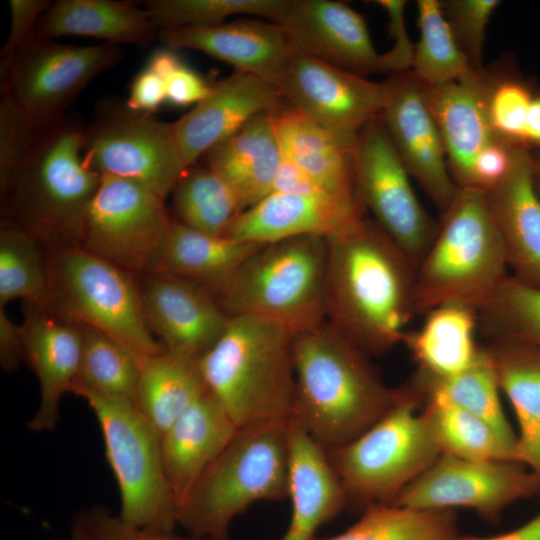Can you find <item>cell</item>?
<instances>
[{
	"instance_id": "cell-1",
	"label": "cell",
	"mask_w": 540,
	"mask_h": 540,
	"mask_svg": "<svg viewBox=\"0 0 540 540\" xmlns=\"http://www.w3.org/2000/svg\"><path fill=\"white\" fill-rule=\"evenodd\" d=\"M327 321L367 353L402 342L416 268L373 220L327 238Z\"/></svg>"
},
{
	"instance_id": "cell-2",
	"label": "cell",
	"mask_w": 540,
	"mask_h": 540,
	"mask_svg": "<svg viewBox=\"0 0 540 540\" xmlns=\"http://www.w3.org/2000/svg\"><path fill=\"white\" fill-rule=\"evenodd\" d=\"M295 401L291 422L326 450L364 433L400 399L367 352L330 322L294 334Z\"/></svg>"
},
{
	"instance_id": "cell-3",
	"label": "cell",
	"mask_w": 540,
	"mask_h": 540,
	"mask_svg": "<svg viewBox=\"0 0 540 540\" xmlns=\"http://www.w3.org/2000/svg\"><path fill=\"white\" fill-rule=\"evenodd\" d=\"M85 126L66 113L40 128L1 190L5 219L48 248L81 245L101 182L83 162Z\"/></svg>"
},
{
	"instance_id": "cell-4",
	"label": "cell",
	"mask_w": 540,
	"mask_h": 540,
	"mask_svg": "<svg viewBox=\"0 0 540 540\" xmlns=\"http://www.w3.org/2000/svg\"><path fill=\"white\" fill-rule=\"evenodd\" d=\"M294 334L254 315L231 316L198 360L206 390L238 428L291 421L295 401Z\"/></svg>"
},
{
	"instance_id": "cell-5",
	"label": "cell",
	"mask_w": 540,
	"mask_h": 540,
	"mask_svg": "<svg viewBox=\"0 0 540 540\" xmlns=\"http://www.w3.org/2000/svg\"><path fill=\"white\" fill-rule=\"evenodd\" d=\"M486 193L458 188L415 272L413 307L426 314L445 304L476 309L510 276Z\"/></svg>"
},
{
	"instance_id": "cell-6",
	"label": "cell",
	"mask_w": 540,
	"mask_h": 540,
	"mask_svg": "<svg viewBox=\"0 0 540 540\" xmlns=\"http://www.w3.org/2000/svg\"><path fill=\"white\" fill-rule=\"evenodd\" d=\"M291 421L238 428L177 509V525L188 535L231 540L236 516L258 501H275L288 493Z\"/></svg>"
},
{
	"instance_id": "cell-7",
	"label": "cell",
	"mask_w": 540,
	"mask_h": 540,
	"mask_svg": "<svg viewBox=\"0 0 540 540\" xmlns=\"http://www.w3.org/2000/svg\"><path fill=\"white\" fill-rule=\"evenodd\" d=\"M327 238L264 244L215 294L229 316L254 315L293 334L327 321Z\"/></svg>"
},
{
	"instance_id": "cell-8",
	"label": "cell",
	"mask_w": 540,
	"mask_h": 540,
	"mask_svg": "<svg viewBox=\"0 0 540 540\" xmlns=\"http://www.w3.org/2000/svg\"><path fill=\"white\" fill-rule=\"evenodd\" d=\"M48 267L50 313L109 335L141 365L165 350L146 324L140 276L81 246L48 248Z\"/></svg>"
},
{
	"instance_id": "cell-9",
	"label": "cell",
	"mask_w": 540,
	"mask_h": 540,
	"mask_svg": "<svg viewBox=\"0 0 540 540\" xmlns=\"http://www.w3.org/2000/svg\"><path fill=\"white\" fill-rule=\"evenodd\" d=\"M326 451L348 500L366 507L391 504L442 455L413 387L364 433Z\"/></svg>"
},
{
	"instance_id": "cell-10",
	"label": "cell",
	"mask_w": 540,
	"mask_h": 540,
	"mask_svg": "<svg viewBox=\"0 0 540 540\" xmlns=\"http://www.w3.org/2000/svg\"><path fill=\"white\" fill-rule=\"evenodd\" d=\"M94 412L107 462L116 479L125 522L155 531L174 532L177 505L167 479L161 437L135 404L82 393Z\"/></svg>"
},
{
	"instance_id": "cell-11",
	"label": "cell",
	"mask_w": 540,
	"mask_h": 540,
	"mask_svg": "<svg viewBox=\"0 0 540 540\" xmlns=\"http://www.w3.org/2000/svg\"><path fill=\"white\" fill-rule=\"evenodd\" d=\"M82 157L90 170L140 182L162 199L188 168L172 123L118 99L103 100L86 124Z\"/></svg>"
},
{
	"instance_id": "cell-12",
	"label": "cell",
	"mask_w": 540,
	"mask_h": 540,
	"mask_svg": "<svg viewBox=\"0 0 540 540\" xmlns=\"http://www.w3.org/2000/svg\"><path fill=\"white\" fill-rule=\"evenodd\" d=\"M101 176L80 246L137 276L154 272L173 224L164 199L140 182Z\"/></svg>"
},
{
	"instance_id": "cell-13",
	"label": "cell",
	"mask_w": 540,
	"mask_h": 540,
	"mask_svg": "<svg viewBox=\"0 0 540 540\" xmlns=\"http://www.w3.org/2000/svg\"><path fill=\"white\" fill-rule=\"evenodd\" d=\"M122 57L118 45L77 46L32 37L1 64V93L43 127L65 115L81 91Z\"/></svg>"
},
{
	"instance_id": "cell-14",
	"label": "cell",
	"mask_w": 540,
	"mask_h": 540,
	"mask_svg": "<svg viewBox=\"0 0 540 540\" xmlns=\"http://www.w3.org/2000/svg\"><path fill=\"white\" fill-rule=\"evenodd\" d=\"M410 177L381 115L374 118L357 136L356 192L373 220L417 268L436 234L438 221L419 201Z\"/></svg>"
},
{
	"instance_id": "cell-15",
	"label": "cell",
	"mask_w": 540,
	"mask_h": 540,
	"mask_svg": "<svg viewBox=\"0 0 540 540\" xmlns=\"http://www.w3.org/2000/svg\"><path fill=\"white\" fill-rule=\"evenodd\" d=\"M539 491V477L519 462L442 454L391 504L420 510L464 507L493 520L508 505Z\"/></svg>"
},
{
	"instance_id": "cell-16",
	"label": "cell",
	"mask_w": 540,
	"mask_h": 540,
	"mask_svg": "<svg viewBox=\"0 0 540 540\" xmlns=\"http://www.w3.org/2000/svg\"><path fill=\"white\" fill-rule=\"evenodd\" d=\"M272 85L286 104L319 125L355 137L381 115L386 86L295 49Z\"/></svg>"
},
{
	"instance_id": "cell-17",
	"label": "cell",
	"mask_w": 540,
	"mask_h": 540,
	"mask_svg": "<svg viewBox=\"0 0 540 540\" xmlns=\"http://www.w3.org/2000/svg\"><path fill=\"white\" fill-rule=\"evenodd\" d=\"M384 83L386 101L381 117L386 131L409 175L441 214L458 187L450 175L444 143L424 85L411 70L391 74Z\"/></svg>"
},
{
	"instance_id": "cell-18",
	"label": "cell",
	"mask_w": 540,
	"mask_h": 540,
	"mask_svg": "<svg viewBox=\"0 0 540 540\" xmlns=\"http://www.w3.org/2000/svg\"><path fill=\"white\" fill-rule=\"evenodd\" d=\"M146 324L169 352L199 360L231 318L206 287L167 272L140 276Z\"/></svg>"
},
{
	"instance_id": "cell-19",
	"label": "cell",
	"mask_w": 540,
	"mask_h": 540,
	"mask_svg": "<svg viewBox=\"0 0 540 540\" xmlns=\"http://www.w3.org/2000/svg\"><path fill=\"white\" fill-rule=\"evenodd\" d=\"M274 23L299 52L363 77L382 73L365 19L344 2L285 0Z\"/></svg>"
},
{
	"instance_id": "cell-20",
	"label": "cell",
	"mask_w": 540,
	"mask_h": 540,
	"mask_svg": "<svg viewBox=\"0 0 540 540\" xmlns=\"http://www.w3.org/2000/svg\"><path fill=\"white\" fill-rule=\"evenodd\" d=\"M285 104L272 84L251 74L235 71L213 84L204 100L172 123L186 166L195 165L258 114L276 112Z\"/></svg>"
},
{
	"instance_id": "cell-21",
	"label": "cell",
	"mask_w": 540,
	"mask_h": 540,
	"mask_svg": "<svg viewBox=\"0 0 540 540\" xmlns=\"http://www.w3.org/2000/svg\"><path fill=\"white\" fill-rule=\"evenodd\" d=\"M23 316V361L40 385V404L27 427L37 432L51 431L59 420L61 398L72 391L78 378L82 328L26 301Z\"/></svg>"
},
{
	"instance_id": "cell-22",
	"label": "cell",
	"mask_w": 540,
	"mask_h": 540,
	"mask_svg": "<svg viewBox=\"0 0 540 540\" xmlns=\"http://www.w3.org/2000/svg\"><path fill=\"white\" fill-rule=\"evenodd\" d=\"M365 212L360 202L271 192L239 213L225 236L258 244L309 235L330 238L357 224Z\"/></svg>"
},
{
	"instance_id": "cell-23",
	"label": "cell",
	"mask_w": 540,
	"mask_h": 540,
	"mask_svg": "<svg viewBox=\"0 0 540 540\" xmlns=\"http://www.w3.org/2000/svg\"><path fill=\"white\" fill-rule=\"evenodd\" d=\"M487 89V69L473 71L455 82L424 85L427 103L444 143L448 169L458 188L471 187L477 158L501 140L488 118Z\"/></svg>"
},
{
	"instance_id": "cell-24",
	"label": "cell",
	"mask_w": 540,
	"mask_h": 540,
	"mask_svg": "<svg viewBox=\"0 0 540 540\" xmlns=\"http://www.w3.org/2000/svg\"><path fill=\"white\" fill-rule=\"evenodd\" d=\"M159 35L167 48L201 51L270 84L295 51L284 30L268 20L241 19L209 27L163 30Z\"/></svg>"
},
{
	"instance_id": "cell-25",
	"label": "cell",
	"mask_w": 540,
	"mask_h": 540,
	"mask_svg": "<svg viewBox=\"0 0 540 540\" xmlns=\"http://www.w3.org/2000/svg\"><path fill=\"white\" fill-rule=\"evenodd\" d=\"M486 197L512 276L540 288V196L530 150L515 151L508 173Z\"/></svg>"
},
{
	"instance_id": "cell-26",
	"label": "cell",
	"mask_w": 540,
	"mask_h": 540,
	"mask_svg": "<svg viewBox=\"0 0 540 540\" xmlns=\"http://www.w3.org/2000/svg\"><path fill=\"white\" fill-rule=\"evenodd\" d=\"M237 429L228 413L206 390L162 435L164 469L177 509Z\"/></svg>"
},
{
	"instance_id": "cell-27",
	"label": "cell",
	"mask_w": 540,
	"mask_h": 540,
	"mask_svg": "<svg viewBox=\"0 0 540 540\" xmlns=\"http://www.w3.org/2000/svg\"><path fill=\"white\" fill-rule=\"evenodd\" d=\"M291 518L281 540H315L317 530L348 501L326 449L291 422L288 493Z\"/></svg>"
},
{
	"instance_id": "cell-28",
	"label": "cell",
	"mask_w": 540,
	"mask_h": 540,
	"mask_svg": "<svg viewBox=\"0 0 540 540\" xmlns=\"http://www.w3.org/2000/svg\"><path fill=\"white\" fill-rule=\"evenodd\" d=\"M275 126L284 158L327 194L344 201L360 202L355 185L358 135L333 132L288 105L275 112Z\"/></svg>"
},
{
	"instance_id": "cell-29",
	"label": "cell",
	"mask_w": 540,
	"mask_h": 540,
	"mask_svg": "<svg viewBox=\"0 0 540 540\" xmlns=\"http://www.w3.org/2000/svg\"><path fill=\"white\" fill-rule=\"evenodd\" d=\"M207 167L235 194L241 212L273 190L282 162L275 112L260 113L206 155Z\"/></svg>"
},
{
	"instance_id": "cell-30",
	"label": "cell",
	"mask_w": 540,
	"mask_h": 540,
	"mask_svg": "<svg viewBox=\"0 0 540 540\" xmlns=\"http://www.w3.org/2000/svg\"><path fill=\"white\" fill-rule=\"evenodd\" d=\"M158 29L145 8L115 0H58L41 16L34 36L52 39L82 36L120 46L149 45Z\"/></svg>"
},
{
	"instance_id": "cell-31",
	"label": "cell",
	"mask_w": 540,
	"mask_h": 540,
	"mask_svg": "<svg viewBox=\"0 0 540 540\" xmlns=\"http://www.w3.org/2000/svg\"><path fill=\"white\" fill-rule=\"evenodd\" d=\"M486 348L518 421L516 462L540 479V348L510 341L491 342Z\"/></svg>"
},
{
	"instance_id": "cell-32",
	"label": "cell",
	"mask_w": 540,
	"mask_h": 540,
	"mask_svg": "<svg viewBox=\"0 0 540 540\" xmlns=\"http://www.w3.org/2000/svg\"><path fill=\"white\" fill-rule=\"evenodd\" d=\"M263 245L208 235L173 220L154 272H167L192 280L215 295L243 262Z\"/></svg>"
},
{
	"instance_id": "cell-33",
	"label": "cell",
	"mask_w": 540,
	"mask_h": 540,
	"mask_svg": "<svg viewBox=\"0 0 540 540\" xmlns=\"http://www.w3.org/2000/svg\"><path fill=\"white\" fill-rule=\"evenodd\" d=\"M425 315L421 327L406 332L402 340L418 363L419 371L445 377L467 369L481 349L475 341L477 310L445 304Z\"/></svg>"
},
{
	"instance_id": "cell-34",
	"label": "cell",
	"mask_w": 540,
	"mask_h": 540,
	"mask_svg": "<svg viewBox=\"0 0 540 540\" xmlns=\"http://www.w3.org/2000/svg\"><path fill=\"white\" fill-rule=\"evenodd\" d=\"M205 392L198 360L165 349L142 363L135 406L162 437Z\"/></svg>"
},
{
	"instance_id": "cell-35",
	"label": "cell",
	"mask_w": 540,
	"mask_h": 540,
	"mask_svg": "<svg viewBox=\"0 0 540 540\" xmlns=\"http://www.w3.org/2000/svg\"><path fill=\"white\" fill-rule=\"evenodd\" d=\"M413 388L427 401L453 405L483 419L516 455L517 435L503 412L494 363L486 347H481L475 361L457 374L439 377L419 371Z\"/></svg>"
},
{
	"instance_id": "cell-36",
	"label": "cell",
	"mask_w": 540,
	"mask_h": 540,
	"mask_svg": "<svg viewBox=\"0 0 540 540\" xmlns=\"http://www.w3.org/2000/svg\"><path fill=\"white\" fill-rule=\"evenodd\" d=\"M17 298L49 312L48 247L5 219L0 229V307Z\"/></svg>"
},
{
	"instance_id": "cell-37",
	"label": "cell",
	"mask_w": 540,
	"mask_h": 540,
	"mask_svg": "<svg viewBox=\"0 0 540 540\" xmlns=\"http://www.w3.org/2000/svg\"><path fill=\"white\" fill-rule=\"evenodd\" d=\"M82 351L71 393H92L135 404L141 373L137 358L121 343L93 327L81 325Z\"/></svg>"
},
{
	"instance_id": "cell-38",
	"label": "cell",
	"mask_w": 540,
	"mask_h": 540,
	"mask_svg": "<svg viewBox=\"0 0 540 540\" xmlns=\"http://www.w3.org/2000/svg\"><path fill=\"white\" fill-rule=\"evenodd\" d=\"M171 194L175 221L208 235L225 236L241 213L233 191L207 166L187 168Z\"/></svg>"
},
{
	"instance_id": "cell-39",
	"label": "cell",
	"mask_w": 540,
	"mask_h": 540,
	"mask_svg": "<svg viewBox=\"0 0 540 540\" xmlns=\"http://www.w3.org/2000/svg\"><path fill=\"white\" fill-rule=\"evenodd\" d=\"M450 510H420L394 504H372L342 533L315 540H457Z\"/></svg>"
},
{
	"instance_id": "cell-40",
	"label": "cell",
	"mask_w": 540,
	"mask_h": 540,
	"mask_svg": "<svg viewBox=\"0 0 540 540\" xmlns=\"http://www.w3.org/2000/svg\"><path fill=\"white\" fill-rule=\"evenodd\" d=\"M419 40L411 72L425 86H439L465 78L474 70L447 22L441 1L418 0Z\"/></svg>"
},
{
	"instance_id": "cell-41",
	"label": "cell",
	"mask_w": 540,
	"mask_h": 540,
	"mask_svg": "<svg viewBox=\"0 0 540 540\" xmlns=\"http://www.w3.org/2000/svg\"><path fill=\"white\" fill-rule=\"evenodd\" d=\"M424 411L441 454L477 461H516L514 449L472 413L431 401H427Z\"/></svg>"
},
{
	"instance_id": "cell-42",
	"label": "cell",
	"mask_w": 540,
	"mask_h": 540,
	"mask_svg": "<svg viewBox=\"0 0 540 540\" xmlns=\"http://www.w3.org/2000/svg\"><path fill=\"white\" fill-rule=\"evenodd\" d=\"M477 312L478 329L491 342L540 348V288L509 276Z\"/></svg>"
},
{
	"instance_id": "cell-43",
	"label": "cell",
	"mask_w": 540,
	"mask_h": 540,
	"mask_svg": "<svg viewBox=\"0 0 540 540\" xmlns=\"http://www.w3.org/2000/svg\"><path fill=\"white\" fill-rule=\"evenodd\" d=\"M285 0H149L145 4L158 31L209 27L234 15H252L275 22Z\"/></svg>"
},
{
	"instance_id": "cell-44",
	"label": "cell",
	"mask_w": 540,
	"mask_h": 540,
	"mask_svg": "<svg viewBox=\"0 0 540 540\" xmlns=\"http://www.w3.org/2000/svg\"><path fill=\"white\" fill-rule=\"evenodd\" d=\"M487 71V112L493 131L512 147L526 149L525 125L535 89L513 73Z\"/></svg>"
},
{
	"instance_id": "cell-45",
	"label": "cell",
	"mask_w": 540,
	"mask_h": 540,
	"mask_svg": "<svg viewBox=\"0 0 540 540\" xmlns=\"http://www.w3.org/2000/svg\"><path fill=\"white\" fill-rule=\"evenodd\" d=\"M500 5L498 0H444L443 14L453 35L476 71L484 70L482 52L489 20Z\"/></svg>"
},
{
	"instance_id": "cell-46",
	"label": "cell",
	"mask_w": 540,
	"mask_h": 540,
	"mask_svg": "<svg viewBox=\"0 0 540 540\" xmlns=\"http://www.w3.org/2000/svg\"><path fill=\"white\" fill-rule=\"evenodd\" d=\"M40 128L7 94L1 93L0 190L6 186Z\"/></svg>"
},
{
	"instance_id": "cell-47",
	"label": "cell",
	"mask_w": 540,
	"mask_h": 540,
	"mask_svg": "<svg viewBox=\"0 0 540 540\" xmlns=\"http://www.w3.org/2000/svg\"><path fill=\"white\" fill-rule=\"evenodd\" d=\"M90 540H208L131 525L102 506L87 510Z\"/></svg>"
},
{
	"instance_id": "cell-48",
	"label": "cell",
	"mask_w": 540,
	"mask_h": 540,
	"mask_svg": "<svg viewBox=\"0 0 540 540\" xmlns=\"http://www.w3.org/2000/svg\"><path fill=\"white\" fill-rule=\"evenodd\" d=\"M388 16V31L393 39V46L382 54V73L389 75L411 70L414 47L405 25L404 0L375 1Z\"/></svg>"
},
{
	"instance_id": "cell-49",
	"label": "cell",
	"mask_w": 540,
	"mask_h": 540,
	"mask_svg": "<svg viewBox=\"0 0 540 540\" xmlns=\"http://www.w3.org/2000/svg\"><path fill=\"white\" fill-rule=\"evenodd\" d=\"M50 4L47 0H9L10 27L1 49V64L11 61L34 36L37 24Z\"/></svg>"
},
{
	"instance_id": "cell-50",
	"label": "cell",
	"mask_w": 540,
	"mask_h": 540,
	"mask_svg": "<svg viewBox=\"0 0 540 540\" xmlns=\"http://www.w3.org/2000/svg\"><path fill=\"white\" fill-rule=\"evenodd\" d=\"M166 102L175 107L196 105L211 92L213 85L182 60L165 76Z\"/></svg>"
},
{
	"instance_id": "cell-51",
	"label": "cell",
	"mask_w": 540,
	"mask_h": 540,
	"mask_svg": "<svg viewBox=\"0 0 540 540\" xmlns=\"http://www.w3.org/2000/svg\"><path fill=\"white\" fill-rule=\"evenodd\" d=\"M125 101L133 110L153 114L162 103L166 102L163 78L145 67L133 79L129 96Z\"/></svg>"
},
{
	"instance_id": "cell-52",
	"label": "cell",
	"mask_w": 540,
	"mask_h": 540,
	"mask_svg": "<svg viewBox=\"0 0 540 540\" xmlns=\"http://www.w3.org/2000/svg\"><path fill=\"white\" fill-rule=\"evenodd\" d=\"M23 359L24 345L20 325L9 318L5 307H0V364L4 370L13 371Z\"/></svg>"
},
{
	"instance_id": "cell-53",
	"label": "cell",
	"mask_w": 540,
	"mask_h": 540,
	"mask_svg": "<svg viewBox=\"0 0 540 540\" xmlns=\"http://www.w3.org/2000/svg\"><path fill=\"white\" fill-rule=\"evenodd\" d=\"M272 192L333 197L320 188L299 167L284 157L277 172Z\"/></svg>"
},
{
	"instance_id": "cell-54",
	"label": "cell",
	"mask_w": 540,
	"mask_h": 540,
	"mask_svg": "<svg viewBox=\"0 0 540 540\" xmlns=\"http://www.w3.org/2000/svg\"><path fill=\"white\" fill-rule=\"evenodd\" d=\"M525 148L540 150V88L535 89L525 125Z\"/></svg>"
},
{
	"instance_id": "cell-55",
	"label": "cell",
	"mask_w": 540,
	"mask_h": 540,
	"mask_svg": "<svg viewBox=\"0 0 540 540\" xmlns=\"http://www.w3.org/2000/svg\"><path fill=\"white\" fill-rule=\"evenodd\" d=\"M457 540H540V513L524 525L492 537H466Z\"/></svg>"
},
{
	"instance_id": "cell-56",
	"label": "cell",
	"mask_w": 540,
	"mask_h": 540,
	"mask_svg": "<svg viewBox=\"0 0 540 540\" xmlns=\"http://www.w3.org/2000/svg\"><path fill=\"white\" fill-rule=\"evenodd\" d=\"M69 540H90L87 510L79 511L75 515Z\"/></svg>"
},
{
	"instance_id": "cell-57",
	"label": "cell",
	"mask_w": 540,
	"mask_h": 540,
	"mask_svg": "<svg viewBox=\"0 0 540 540\" xmlns=\"http://www.w3.org/2000/svg\"><path fill=\"white\" fill-rule=\"evenodd\" d=\"M531 153L534 184L540 196V150L531 151Z\"/></svg>"
}]
</instances>
